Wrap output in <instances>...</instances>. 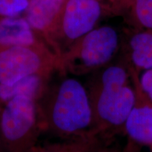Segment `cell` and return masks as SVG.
I'll use <instances>...</instances> for the list:
<instances>
[{
	"label": "cell",
	"mask_w": 152,
	"mask_h": 152,
	"mask_svg": "<svg viewBox=\"0 0 152 152\" xmlns=\"http://www.w3.org/2000/svg\"><path fill=\"white\" fill-rule=\"evenodd\" d=\"M36 103L42 134L55 138L96 134L87 87L71 75L55 73L43 84Z\"/></svg>",
	"instance_id": "6da1fadb"
},
{
	"label": "cell",
	"mask_w": 152,
	"mask_h": 152,
	"mask_svg": "<svg viewBox=\"0 0 152 152\" xmlns=\"http://www.w3.org/2000/svg\"><path fill=\"white\" fill-rule=\"evenodd\" d=\"M92 75L86 87L92 110L93 130L107 139L109 133L123 130L136 104L135 88L125 61L109 64Z\"/></svg>",
	"instance_id": "7a4b0ae2"
},
{
	"label": "cell",
	"mask_w": 152,
	"mask_h": 152,
	"mask_svg": "<svg viewBox=\"0 0 152 152\" xmlns=\"http://www.w3.org/2000/svg\"><path fill=\"white\" fill-rule=\"evenodd\" d=\"M35 95L18 94L0 108V152H30L42 133Z\"/></svg>",
	"instance_id": "3957f363"
},
{
	"label": "cell",
	"mask_w": 152,
	"mask_h": 152,
	"mask_svg": "<svg viewBox=\"0 0 152 152\" xmlns=\"http://www.w3.org/2000/svg\"><path fill=\"white\" fill-rule=\"evenodd\" d=\"M121 44V37L115 28L96 27L62 53L61 71L75 76L92 74L110 64Z\"/></svg>",
	"instance_id": "277c9868"
},
{
	"label": "cell",
	"mask_w": 152,
	"mask_h": 152,
	"mask_svg": "<svg viewBox=\"0 0 152 152\" xmlns=\"http://www.w3.org/2000/svg\"><path fill=\"white\" fill-rule=\"evenodd\" d=\"M58 71L60 57L45 42L0 48V86L11 87L30 77L47 82Z\"/></svg>",
	"instance_id": "5b68a950"
},
{
	"label": "cell",
	"mask_w": 152,
	"mask_h": 152,
	"mask_svg": "<svg viewBox=\"0 0 152 152\" xmlns=\"http://www.w3.org/2000/svg\"><path fill=\"white\" fill-rule=\"evenodd\" d=\"M106 14H111V9L100 0H67L54 40L55 52L60 58L68 47L96 28Z\"/></svg>",
	"instance_id": "8992f818"
},
{
	"label": "cell",
	"mask_w": 152,
	"mask_h": 152,
	"mask_svg": "<svg viewBox=\"0 0 152 152\" xmlns=\"http://www.w3.org/2000/svg\"><path fill=\"white\" fill-rule=\"evenodd\" d=\"M66 1L31 0L23 14L34 31L54 52L55 37Z\"/></svg>",
	"instance_id": "52a82bcc"
},
{
	"label": "cell",
	"mask_w": 152,
	"mask_h": 152,
	"mask_svg": "<svg viewBox=\"0 0 152 152\" xmlns=\"http://www.w3.org/2000/svg\"><path fill=\"white\" fill-rule=\"evenodd\" d=\"M134 85L136 104L125 121L123 130L132 142L152 148V104L144 99L134 83Z\"/></svg>",
	"instance_id": "ba28073f"
},
{
	"label": "cell",
	"mask_w": 152,
	"mask_h": 152,
	"mask_svg": "<svg viewBox=\"0 0 152 152\" xmlns=\"http://www.w3.org/2000/svg\"><path fill=\"white\" fill-rule=\"evenodd\" d=\"M126 45L124 61L137 73L152 68V29H133Z\"/></svg>",
	"instance_id": "9c48e42d"
},
{
	"label": "cell",
	"mask_w": 152,
	"mask_h": 152,
	"mask_svg": "<svg viewBox=\"0 0 152 152\" xmlns=\"http://www.w3.org/2000/svg\"><path fill=\"white\" fill-rule=\"evenodd\" d=\"M45 42L22 16L0 17V48Z\"/></svg>",
	"instance_id": "30bf717a"
},
{
	"label": "cell",
	"mask_w": 152,
	"mask_h": 152,
	"mask_svg": "<svg viewBox=\"0 0 152 152\" xmlns=\"http://www.w3.org/2000/svg\"><path fill=\"white\" fill-rule=\"evenodd\" d=\"M111 13L123 15L133 29H152V0H109Z\"/></svg>",
	"instance_id": "8fae6325"
},
{
	"label": "cell",
	"mask_w": 152,
	"mask_h": 152,
	"mask_svg": "<svg viewBox=\"0 0 152 152\" xmlns=\"http://www.w3.org/2000/svg\"><path fill=\"white\" fill-rule=\"evenodd\" d=\"M54 141H39L30 152H94L107 139L97 134L56 138Z\"/></svg>",
	"instance_id": "7c38bea8"
},
{
	"label": "cell",
	"mask_w": 152,
	"mask_h": 152,
	"mask_svg": "<svg viewBox=\"0 0 152 152\" xmlns=\"http://www.w3.org/2000/svg\"><path fill=\"white\" fill-rule=\"evenodd\" d=\"M133 83L145 99L152 104V68L145 70L140 74L130 68Z\"/></svg>",
	"instance_id": "4fadbf2b"
},
{
	"label": "cell",
	"mask_w": 152,
	"mask_h": 152,
	"mask_svg": "<svg viewBox=\"0 0 152 152\" xmlns=\"http://www.w3.org/2000/svg\"><path fill=\"white\" fill-rule=\"evenodd\" d=\"M31 0H0V17L22 16Z\"/></svg>",
	"instance_id": "5bb4252c"
},
{
	"label": "cell",
	"mask_w": 152,
	"mask_h": 152,
	"mask_svg": "<svg viewBox=\"0 0 152 152\" xmlns=\"http://www.w3.org/2000/svg\"><path fill=\"white\" fill-rule=\"evenodd\" d=\"M94 152H123L121 148L117 145H113L111 144H107L105 142L101 147L98 148Z\"/></svg>",
	"instance_id": "9a60e30c"
},
{
	"label": "cell",
	"mask_w": 152,
	"mask_h": 152,
	"mask_svg": "<svg viewBox=\"0 0 152 152\" xmlns=\"http://www.w3.org/2000/svg\"><path fill=\"white\" fill-rule=\"evenodd\" d=\"M100 1H104V2H105V3H106V4H108V1H109V0H100Z\"/></svg>",
	"instance_id": "2e32d148"
}]
</instances>
